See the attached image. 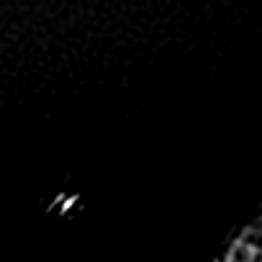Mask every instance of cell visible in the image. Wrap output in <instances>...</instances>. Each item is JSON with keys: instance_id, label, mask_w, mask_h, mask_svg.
<instances>
[{"instance_id": "1", "label": "cell", "mask_w": 262, "mask_h": 262, "mask_svg": "<svg viewBox=\"0 0 262 262\" xmlns=\"http://www.w3.org/2000/svg\"><path fill=\"white\" fill-rule=\"evenodd\" d=\"M219 262H262V211L229 239Z\"/></svg>"}]
</instances>
